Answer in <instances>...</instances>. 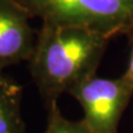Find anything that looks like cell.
<instances>
[{
  "instance_id": "obj_8",
  "label": "cell",
  "mask_w": 133,
  "mask_h": 133,
  "mask_svg": "<svg viewBox=\"0 0 133 133\" xmlns=\"http://www.w3.org/2000/svg\"><path fill=\"white\" fill-rule=\"evenodd\" d=\"M5 81H6V78H3L1 76V71H0V88H1V85L5 83Z\"/></svg>"
},
{
  "instance_id": "obj_2",
  "label": "cell",
  "mask_w": 133,
  "mask_h": 133,
  "mask_svg": "<svg viewBox=\"0 0 133 133\" xmlns=\"http://www.w3.org/2000/svg\"><path fill=\"white\" fill-rule=\"evenodd\" d=\"M41 23L88 29L112 39L133 35V0H16Z\"/></svg>"
},
{
  "instance_id": "obj_5",
  "label": "cell",
  "mask_w": 133,
  "mask_h": 133,
  "mask_svg": "<svg viewBox=\"0 0 133 133\" xmlns=\"http://www.w3.org/2000/svg\"><path fill=\"white\" fill-rule=\"evenodd\" d=\"M22 88L6 79L0 88V133H24Z\"/></svg>"
},
{
  "instance_id": "obj_7",
  "label": "cell",
  "mask_w": 133,
  "mask_h": 133,
  "mask_svg": "<svg viewBox=\"0 0 133 133\" xmlns=\"http://www.w3.org/2000/svg\"><path fill=\"white\" fill-rule=\"evenodd\" d=\"M128 39H129V42L131 44V53H130V59H129L128 68L123 74L133 83V35L129 36Z\"/></svg>"
},
{
  "instance_id": "obj_6",
  "label": "cell",
  "mask_w": 133,
  "mask_h": 133,
  "mask_svg": "<svg viewBox=\"0 0 133 133\" xmlns=\"http://www.w3.org/2000/svg\"><path fill=\"white\" fill-rule=\"evenodd\" d=\"M48 108V125L43 133H91L84 121H72L63 116L58 107V102H52Z\"/></svg>"
},
{
  "instance_id": "obj_4",
  "label": "cell",
  "mask_w": 133,
  "mask_h": 133,
  "mask_svg": "<svg viewBox=\"0 0 133 133\" xmlns=\"http://www.w3.org/2000/svg\"><path fill=\"white\" fill-rule=\"evenodd\" d=\"M30 20L16 0H0V71L30 60L37 41Z\"/></svg>"
},
{
  "instance_id": "obj_1",
  "label": "cell",
  "mask_w": 133,
  "mask_h": 133,
  "mask_svg": "<svg viewBox=\"0 0 133 133\" xmlns=\"http://www.w3.org/2000/svg\"><path fill=\"white\" fill-rule=\"evenodd\" d=\"M110 39L88 29L41 23L29 70L45 105L97 74Z\"/></svg>"
},
{
  "instance_id": "obj_3",
  "label": "cell",
  "mask_w": 133,
  "mask_h": 133,
  "mask_svg": "<svg viewBox=\"0 0 133 133\" xmlns=\"http://www.w3.org/2000/svg\"><path fill=\"white\" fill-rule=\"evenodd\" d=\"M81 105L82 120L91 133H118L124 111L133 98V83L119 78L93 76L68 93Z\"/></svg>"
}]
</instances>
